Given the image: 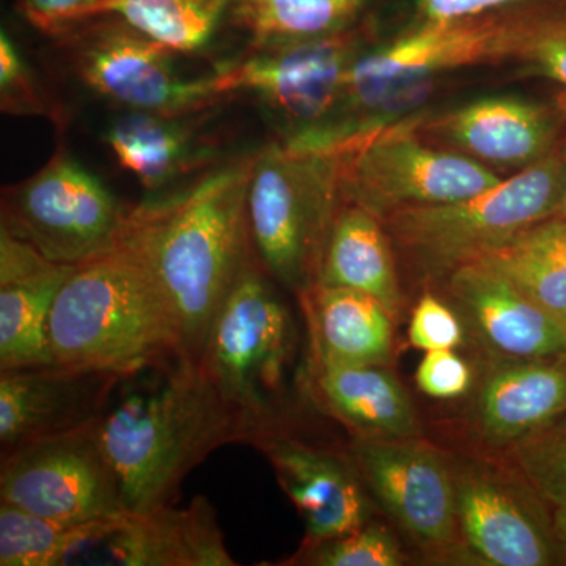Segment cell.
<instances>
[{
	"instance_id": "6da1fadb",
	"label": "cell",
	"mask_w": 566,
	"mask_h": 566,
	"mask_svg": "<svg viewBox=\"0 0 566 566\" xmlns=\"http://www.w3.org/2000/svg\"><path fill=\"white\" fill-rule=\"evenodd\" d=\"M98 431L133 513L174 505L193 468L219 447L248 441L202 365L181 356L122 376Z\"/></svg>"
},
{
	"instance_id": "7a4b0ae2",
	"label": "cell",
	"mask_w": 566,
	"mask_h": 566,
	"mask_svg": "<svg viewBox=\"0 0 566 566\" xmlns=\"http://www.w3.org/2000/svg\"><path fill=\"white\" fill-rule=\"evenodd\" d=\"M256 153L211 170L177 196L133 210L139 238L180 340V356L200 363L216 315L255 259L249 188Z\"/></svg>"
},
{
	"instance_id": "3957f363",
	"label": "cell",
	"mask_w": 566,
	"mask_h": 566,
	"mask_svg": "<svg viewBox=\"0 0 566 566\" xmlns=\"http://www.w3.org/2000/svg\"><path fill=\"white\" fill-rule=\"evenodd\" d=\"M50 346L54 364L123 376L180 356L172 311L133 216L117 248L76 266L63 283L51 312Z\"/></svg>"
},
{
	"instance_id": "277c9868",
	"label": "cell",
	"mask_w": 566,
	"mask_h": 566,
	"mask_svg": "<svg viewBox=\"0 0 566 566\" xmlns=\"http://www.w3.org/2000/svg\"><path fill=\"white\" fill-rule=\"evenodd\" d=\"M346 140L273 142L256 151L249 219L253 249L266 273L289 292L318 285L324 251L344 207Z\"/></svg>"
},
{
	"instance_id": "5b68a950",
	"label": "cell",
	"mask_w": 566,
	"mask_h": 566,
	"mask_svg": "<svg viewBox=\"0 0 566 566\" xmlns=\"http://www.w3.org/2000/svg\"><path fill=\"white\" fill-rule=\"evenodd\" d=\"M273 281L259 256L245 266L216 315L199 363L240 417L248 441L256 431L282 427L297 359L296 323Z\"/></svg>"
},
{
	"instance_id": "8992f818",
	"label": "cell",
	"mask_w": 566,
	"mask_h": 566,
	"mask_svg": "<svg viewBox=\"0 0 566 566\" xmlns=\"http://www.w3.org/2000/svg\"><path fill=\"white\" fill-rule=\"evenodd\" d=\"M564 156L551 151L494 188L455 202L401 208L387 234L428 273L449 275L557 212Z\"/></svg>"
},
{
	"instance_id": "52a82bcc",
	"label": "cell",
	"mask_w": 566,
	"mask_h": 566,
	"mask_svg": "<svg viewBox=\"0 0 566 566\" xmlns=\"http://www.w3.org/2000/svg\"><path fill=\"white\" fill-rule=\"evenodd\" d=\"M132 216L133 208L59 148L39 172L3 189L0 229L51 262L81 266L117 248Z\"/></svg>"
},
{
	"instance_id": "ba28073f",
	"label": "cell",
	"mask_w": 566,
	"mask_h": 566,
	"mask_svg": "<svg viewBox=\"0 0 566 566\" xmlns=\"http://www.w3.org/2000/svg\"><path fill=\"white\" fill-rule=\"evenodd\" d=\"M85 87L125 111L192 117L226 102L212 74L186 80L174 52L115 17L63 25L54 33Z\"/></svg>"
},
{
	"instance_id": "9c48e42d",
	"label": "cell",
	"mask_w": 566,
	"mask_h": 566,
	"mask_svg": "<svg viewBox=\"0 0 566 566\" xmlns=\"http://www.w3.org/2000/svg\"><path fill=\"white\" fill-rule=\"evenodd\" d=\"M345 202L385 219L401 208L455 202L504 180L485 164L420 139L417 120L345 137Z\"/></svg>"
},
{
	"instance_id": "30bf717a",
	"label": "cell",
	"mask_w": 566,
	"mask_h": 566,
	"mask_svg": "<svg viewBox=\"0 0 566 566\" xmlns=\"http://www.w3.org/2000/svg\"><path fill=\"white\" fill-rule=\"evenodd\" d=\"M378 17L349 31L281 46L249 48L212 73L226 98L251 95L296 128L312 132L333 118L354 63L378 41ZM292 134V136H293Z\"/></svg>"
},
{
	"instance_id": "8fae6325",
	"label": "cell",
	"mask_w": 566,
	"mask_h": 566,
	"mask_svg": "<svg viewBox=\"0 0 566 566\" xmlns=\"http://www.w3.org/2000/svg\"><path fill=\"white\" fill-rule=\"evenodd\" d=\"M458 523L475 565H564L554 506L495 453H450Z\"/></svg>"
},
{
	"instance_id": "7c38bea8",
	"label": "cell",
	"mask_w": 566,
	"mask_h": 566,
	"mask_svg": "<svg viewBox=\"0 0 566 566\" xmlns=\"http://www.w3.org/2000/svg\"><path fill=\"white\" fill-rule=\"evenodd\" d=\"M549 2H526L501 9L412 22L386 44L360 55L349 73V88L431 80L463 66L521 62L534 40Z\"/></svg>"
},
{
	"instance_id": "4fadbf2b",
	"label": "cell",
	"mask_w": 566,
	"mask_h": 566,
	"mask_svg": "<svg viewBox=\"0 0 566 566\" xmlns=\"http://www.w3.org/2000/svg\"><path fill=\"white\" fill-rule=\"evenodd\" d=\"M365 486L431 564L475 565L458 523L449 452L423 438H353Z\"/></svg>"
},
{
	"instance_id": "5bb4252c",
	"label": "cell",
	"mask_w": 566,
	"mask_h": 566,
	"mask_svg": "<svg viewBox=\"0 0 566 566\" xmlns=\"http://www.w3.org/2000/svg\"><path fill=\"white\" fill-rule=\"evenodd\" d=\"M98 419L3 452L0 501L69 524L125 513L117 475L99 439Z\"/></svg>"
},
{
	"instance_id": "9a60e30c",
	"label": "cell",
	"mask_w": 566,
	"mask_h": 566,
	"mask_svg": "<svg viewBox=\"0 0 566 566\" xmlns=\"http://www.w3.org/2000/svg\"><path fill=\"white\" fill-rule=\"evenodd\" d=\"M255 447L303 520V545L352 534L374 520V497L349 453L308 444L283 427L256 431Z\"/></svg>"
},
{
	"instance_id": "2e32d148",
	"label": "cell",
	"mask_w": 566,
	"mask_h": 566,
	"mask_svg": "<svg viewBox=\"0 0 566 566\" xmlns=\"http://www.w3.org/2000/svg\"><path fill=\"white\" fill-rule=\"evenodd\" d=\"M122 376L61 364L0 371V450L98 419Z\"/></svg>"
},
{
	"instance_id": "e0dca14e",
	"label": "cell",
	"mask_w": 566,
	"mask_h": 566,
	"mask_svg": "<svg viewBox=\"0 0 566 566\" xmlns=\"http://www.w3.org/2000/svg\"><path fill=\"white\" fill-rule=\"evenodd\" d=\"M82 554L102 565H237L227 551L218 513L202 495L192 499L185 509L166 505L112 517L102 536L77 557Z\"/></svg>"
},
{
	"instance_id": "ac0fdd59",
	"label": "cell",
	"mask_w": 566,
	"mask_h": 566,
	"mask_svg": "<svg viewBox=\"0 0 566 566\" xmlns=\"http://www.w3.org/2000/svg\"><path fill=\"white\" fill-rule=\"evenodd\" d=\"M447 293L465 327L501 359H539L566 352V324L504 275L469 263L446 275Z\"/></svg>"
},
{
	"instance_id": "d6986e66",
	"label": "cell",
	"mask_w": 566,
	"mask_h": 566,
	"mask_svg": "<svg viewBox=\"0 0 566 566\" xmlns=\"http://www.w3.org/2000/svg\"><path fill=\"white\" fill-rule=\"evenodd\" d=\"M417 129L488 167L523 170L553 151L557 117L545 104L490 96L424 123L417 120Z\"/></svg>"
},
{
	"instance_id": "ffe728a7",
	"label": "cell",
	"mask_w": 566,
	"mask_h": 566,
	"mask_svg": "<svg viewBox=\"0 0 566 566\" xmlns=\"http://www.w3.org/2000/svg\"><path fill=\"white\" fill-rule=\"evenodd\" d=\"M564 412L566 352L491 365L476 389L469 424L486 452L501 455Z\"/></svg>"
},
{
	"instance_id": "44dd1931",
	"label": "cell",
	"mask_w": 566,
	"mask_h": 566,
	"mask_svg": "<svg viewBox=\"0 0 566 566\" xmlns=\"http://www.w3.org/2000/svg\"><path fill=\"white\" fill-rule=\"evenodd\" d=\"M74 270L0 229V371L54 364L51 312Z\"/></svg>"
},
{
	"instance_id": "7402d4cb",
	"label": "cell",
	"mask_w": 566,
	"mask_h": 566,
	"mask_svg": "<svg viewBox=\"0 0 566 566\" xmlns=\"http://www.w3.org/2000/svg\"><path fill=\"white\" fill-rule=\"evenodd\" d=\"M307 395L353 438H422L411 397L386 365L308 360Z\"/></svg>"
},
{
	"instance_id": "603a6c76",
	"label": "cell",
	"mask_w": 566,
	"mask_h": 566,
	"mask_svg": "<svg viewBox=\"0 0 566 566\" xmlns=\"http://www.w3.org/2000/svg\"><path fill=\"white\" fill-rule=\"evenodd\" d=\"M297 300L307 322L311 363H392L395 318L375 297L318 283Z\"/></svg>"
},
{
	"instance_id": "cb8c5ba5",
	"label": "cell",
	"mask_w": 566,
	"mask_h": 566,
	"mask_svg": "<svg viewBox=\"0 0 566 566\" xmlns=\"http://www.w3.org/2000/svg\"><path fill=\"white\" fill-rule=\"evenodd\" d=\"M390 241L381 219L345 202L324 251L318 283L368 294L385 305L397 322L403 308V294Z\"/></svg>"
},
{
	"instance_id": "d4e9b609",
	"label": "cell",
	"mask_w": 566,
	"mask_h": 566,
	"mask_svg": "<svg viewBox=\"0 0 566 566\" xmlns=\"http://www.w3.org/2000/svg\"><path fill=\"white\" fill-rule=\"evenodd\" d=\"M186 118L126 111L111 122L104 139L123 169L148 191H159L210 161V147Z\"/></svg>"
},
{
	"instance_id": "484cf974",
	"label": "cell",
	"mask_w": 566,
	"mask_h": 566,
	"mask_svg": "<svg viewBox=\"0 0 566 566\" xmlns=\"http://www.w3.org/2000/svg\"><path fill=\"white\" fill-rule=\"evenodd\" d=\"M382 0H232L227 20L249 48L281 46L356 28Z\"/></svg>"
},
{
	"instance_id": "4316f807",
	"label": "cell",
	"mask_w": 566,
	"mask_h": 566,
	"mask_svg": "<svg viewBox=\"0 0 566 566\" xmlns=\"http://www.w3.org/2000/svg\"><path fill=\"white\" fill-rule=\"evenodd\" d=\"M232 0H91L70 11L63 25L98 17H115L148 39L175 52H196L210 43Z\"/></svg>"
},
{
	"instance_id": "83f0119b",
	"label": "cell",
	"mask_w": 566,
	"mask_h": 566,
	"mask_svg": "<svg viewBox=\"0 0 566 566\" xmlns=\"http://www.w3.org/2000/svg\"><path fill=\"white\" fill-rule=\"evenodd\" d=\"M107 521L61 523L0 501V565L69 564L102 536Z\"/></svg>"
},
{
	"instance_id": "f1b7e54d",
	"label": "cell",
	"mask_w": 566,
	"mask_h": 566,
	"mask_svg": "<svg viewBox=\"0 0 566 566\" xmlns=\"http://www.w3.org/2000/svg\"><path fill=\"white\" fill-rule=\"evenodd\" d=\"M408 564L403 547L389 527L370 520L363 527L337 538L303 545L283 565L401 566Z\"/></svg>"
},
{
	"instance_id": "f546056e",
	"label": "cell",
	"mask_w": 566,
	"mask_h": 566,
	"mask_svg": "<svg viewBox=\"0 0 566 566\" xmlns=\"http://www.w3.org/2000/svg\"><path fill=\"white\" fill-rule=\"evenodd\" d=\"M556 509L566 504V412L501 453Z\"/></svg>"
},
{
	"instance_id": "4dcf8cb0",
	"label": "cell",
	"mask_w": 566,
	"mask_h": 566,
	"mask_svg": "<svg viewBox=\"0 0 566 566\" xmlns=\"http://www.w3.org/2000/svg\"><path fill=\"white\" fill-rule=\"evenodd\" d=\"M0 107L3 114L48 118L61 129L66 125L65 114L46 95L6 31L0 32Z\"/></svg>"
},
{
	"instance_id": "1f68e13d",
	"label": "cell",
	"mask_w": 566,
	"mask_h": 566,
	"mask_svg": "<svg viewBox=\"0 0 566 566\" xmlns=\"http://www.w3.org/2000/svg\"><path fill=\"white\" fill-rule=\"evenodd\" d=\"M409 342L417 349H455L464 345L465 324L455 308L431 293H424L412 311Z\"/></svg>"
},
{
	"instance_id": "d6a6232c",
	"label": "cell",
	"mask_w": 566,
	"mask_h": 566,
	"mask_svg": "<svg viewBox=\"0 0 566 566\" xmlns=\"http://www.w3.org/2000/svg\"><path fill=\"white\" fill-rule=\"evenodd\" d=\"M520 63L528 76L546 77L566 85V3H549Z\"/></svg>"
},
{
	"instance_id": "836d02e7",
	"label": "cell",
	"mask_w": 566,
	"mask_h": 566,
	"mask_svg": "<svg viewBox=\"0 0 566 566\" xmlns=\"http://www.w3.org/2000/svg\"><path fill=\"white\" fill-rule=\"evenodd\" d=\"M417 387L420 392L438 400L463 397L474 385V375L463 357L453 349H433L424 353L417 368Z\"/></svg>"
},
{
	"instance_id": "e575fe53",
	"label": "cell",
	"mask_w": 566,
	"mask_h": 566,
	"mask_svg": "<svg viewBox=\"0 0 566 566\" xmlns=\"http://www.w3.org/2000/svg\"><path fill=\"white\" fill-rule=\"evenodd\" d=\"M526 2L566 3V0H416L415 22L449 20Z\"/></svg>"
},
{
	"instance_id": "d590c367",
	"label": "cell",
	"mask_w": 566,
	"mask_h": 566,
	"mask_svg": "<svg viewBox=\"0 0 566 566\" xmlns=\"http://www.w3.org/2000/svg\"><path fill=\"white\" fill-rule=\"evenodd\" d=\"M521 241L543 253L566 282V218L553 216L517 234Z\"/></svg>"
},
{
	"instance_id": "8d00e7d4",
	"label": "cell",
	"mask_w": 566,
	"mask_h": 566,
	"mask_svg": "<svg viewBox=\"0 0 566 566\" xmlns=\"http://www.w3.org/2000/svg\"><path fill=\"white\" fill-rule=\"evenodd\" d=\"M91 0H18V10L33 28L51 35L70 11Z\"/></svg>"
},
{
	"instance_id": "74e56055",
	"label": "cell",
	"mask_w": 566,
	"mask_h": 566,
	"mask_svg": "<svg viewBox=\"0 0 566 566\" xmlns=\"http://www.w3.org/2000/svg\"><path fill=\"white\" fill-rule=\"evenodd\" d=\"M554 532H556L558 547L566 565V504L554 509Z\"/></svg>"
},
{
	"instance_id": "f35d334b",
	"label": "cell",
	"mask_w": 566,
	"mask_h": 566,
	"mask_svg": "<svg viewBox=\"0 0 566 566\" xmlns=\"http://www.w3.org/2000/svg\"><path fill=\"white\" fill-rule=\"evenodd\" d=\"M554 216L566 218V147L564 153V181H562L560 203H558L557 212Z\"/></svg>"
}]
</instances>
